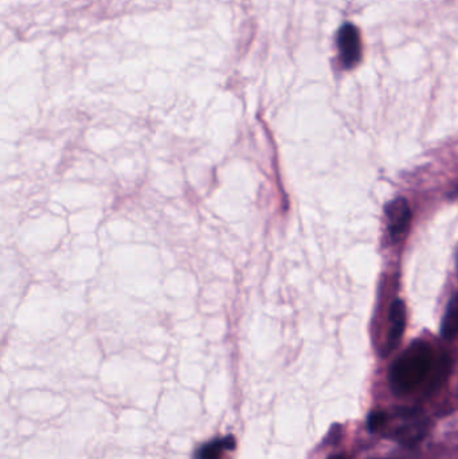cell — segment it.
<instances>
[{"instance_id":"cell-9","label":"cell","mask_w":458,"mask_h":459,"mask_svg":"<svg viewBox=\"0 0 458 459\" xmlns=\"http://www.w3.org/2000/svg\"><path fill=\"white\" fill-rule=\"evenodd\" d=\"M457 272H458V255H457Z\"/></svg>"},{"instance_id":"cell-4","label":"cell","mask_w":458,"mask_h":459,"mask_svg":"<svg viewBox=\"0 0 458 459\" xmlns=\"http://www.w3.org/2000/svg\"><path fill=\"white\" fill-rule=\"evenodd\" d=\"M406 326V307L405 302L397 299L393 302L390 309L389 331H387L386 342H385L384 356L397 350L402 340L403 332Z\"/></svg>"},{"instance_id":"cell-1","label":"cell","mask_w":458,"mask_h":459,"mask_svg":"<svg viewBox=\"0 0 458 459\" xmlns=\"http://www.w3.org/2000/svg\"><path fill=\"white\" fill-rule=\"evenodd\" d=\"M435 353L429 342H414L390 369V385L397 395H409L432 379Z\"/></svg>"},{"instance_id":"cell-5","label":"cell","mask_w":458,"mask_h":459,"mask_svg":"<svg viewBox=\"0 0 458 459\" xmlns=\"http://www.w3.org/2000/svg\"><path fill=\"white\" fill-rule=\"evenodd\" d=\"M338 40L341 58H343L346 67H352L357 65L360 59V39L357 27L352 26V24H346L339 31Z\"/></svg>"},{"instance_id":"cell-7","label":"cell","mask_w":458,"mask_h":459,"mask_svg":"<svg viewBox=\"0 0 458 459\" xmlns=\"http://www.w3.org/2000/svg\"><path fill=\"white\" fill-rule=\"evenodd\" d=\"M441 334L444 339L454 340L458 337V294L451 299L441 324Z\"/></svg>"},{"instance_id":"cell-2","label":"cell","mask_w":458,"mask_h":459,"mask_svg":"<svg viewBox=\"0 0 458 459\" xmlns=\"http://www.w3.org/2000/svg\"><path fill=\"white\" fill-rule=\"evenodd\" d=\"M371 431L385 433L405 446L419 444L429 430V420L419 409H397L392 412L376 411L368 420Z\"/></svg>"},{"instance_id":"cell-3","label":"cell","mask_w":458,"mask_h":459,"mask_svg":"<svg viewBox=\"0 0 458 459\" xmlns=\"http://www.w3.org/2000/svg\"><path fill=\"white\" fill-rule=\"evenodd\" d=\"M386 217L393 239H402L411 222V210L408 201L405 198H398L390 202L386 207Z\"/></svg>"},{"instance_id":"cell-8","label":"cell","mask_w":458,"mask_h":459,"mask_svg":"<svg viewBox=\"0 0 458 459\" xmlns=\"http://www.w3.org/2000/svg\"><path fill=\"white\" fill-rule=\"evenodd\" d=\"M330 459H347L344 457V455H333V457H331Z\"/></svg>"},{"instance_id":"cell-6","label":"cell","mask_w":458,"mask_h":459,"mask_svg":"<svg viewBox=\"0 0 458 459\" xmlns=\"http://www.w3.org/2000/svg\"><path fill=\"white\" fill-rule=\"evenodd\" d=\"M234 449H236V441L233 437L214 439L198 450L195 459H220L226 452H231Z\"/></svg>"}]
</instances>
